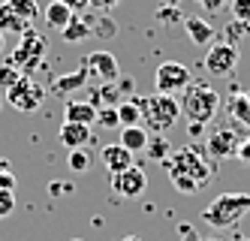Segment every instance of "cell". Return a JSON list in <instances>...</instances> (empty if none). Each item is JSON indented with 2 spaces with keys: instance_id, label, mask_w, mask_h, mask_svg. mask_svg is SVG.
<instances>
[{
  "instance_id": "ac0fdd59",
  "label": "cell",
  "mask_w": 250,
  "mask_h": 241,
  "mask_svg": "<svg viewBox=\"0 0 250 241\" xmlns=\"http://www.w3.org/2000/svg\"><path fill=\"white\" fill-rule=\"evenodd\" d=\"M42 15H45V22H48V27H58V30H63L69 22H73V12H69L61 0H51V3L42 9Z\"/></svg>"
},
{
  "instance_id": "52a82bcc",
  "label": "cell",
  "mask_w": 250,
  "mask_h": 241,
  "mask_svg": "<svg viewBox=\"0 0 250 241\" xmlns=\"http://www.w3.org/2000/svg\"><path fill=\"white\" fill-rule=\"evenodd\" d=\"M82 66L87 69V76H94L100 79L103 85H115L121 79V64L112 51H105V48H97V51H87L84 58H82Z\"/></svg>"
},
{
  "instance_id": "836d02e7",
  "label": "cell",
  "mask_w": 250,
  "mask_h": 241,
  "mask_svg": "<svg viewBox=\"0 0 250 241\" xmlns=\"http://www.w3.org/2000/svg\"><path fill=\"white\" fill-rule=\"evenodd\" d=\"M0 190H15V175H12V172H3V175H0Z\"/></svg>"
},
{
  "instance_id": "f35d334b",
  "label": "cell",
  "mask_w": 250,
  "mask_h": 241,
  "mask_svg": "<svg viewBox=\"0 0 250 241\" xmlns=\"http://www.w3.org/2000/svg\"><path fill=\"white\" fill-rule=\"evenodd\" d=\"M3 45H6V33H0V51H3Z\"/></svg>"
},
{
  "instance_id": "484cf974",
  "label": "cell",
  "mask_w": 250,
  "mask_h": 241,
  "mask_svg": "<svg viewBox=\"0 0 250 241\" xmlns=\"http://www.w3.org/2000/svg\"><path fill=\"white\" fill-rule=\"evenodd\" d=\"M24 76V72L19 69V66H12V64H3V66H0V90H9L15 82H19Z\"/></svg>"
},
{
  "instance_id": "9c48e42d",
  "label": "cell",
  "mask_w": 250,
  "mask_h": 241,
  "mask_svg": "<svg viewBox=\"0 0 250 241\" xmlns=\"http://www.w3.org/2000/svg\"><path fill=\"white\" fill-rule=\"evenodd\" d=\"M148 190V175L139 166H130L118 175H112V193H118L121 199H139Z\"/></svg>"
},
{
  "instance_id": "5b68a950",
  "label": "cell",
  "mask_w": 250,
  "mask_h": 241,
  "mask_svg": "<svg viewBox=\"0 0 250 241\" xmlns=\"http://www.w3.org/2000/svg\"><path fill=\"white\" fill-rule=\"evenodd\" d=\"M42 100H45V88L33 76H27V72L6 90V103L12 109H19V112H37L42 106Z\"/></svg>"
},
{
  "instance_id": "8fae6325",
  "label": "cell",
  "mask_w": 250,
  "mask_h": 241,
  "mask_svg": "<svg viewBox=\"0 0 250 241\" xmlns=\"http://www.w3.org/2000/svg\"><path fill=\"white\" fill-rule=\"evenodd\" d=\"M58 142L66 148V151H76V148H87L91 142V127L84 124H73V121H63L58 130Z\"/></svg>"
},
{
  "instance_id": "e575fe53",
  "label": "cell",
  "mask_w": 250,
  "mask_h": 241,
  "mask_svg": "<svg viewBox=\"0 0 250 241\" xmlns=\"http://www.w3.org/2000/svg\"><path fill=\"white\" fill-rule=\"evenodd\" d=\"M235 157L244 160V163H250V142H241V145L235 148Z\"/></svg>"
},
{
  "instance_id": "ffe728a7",
  "label": "cell",
  "mask_w": 250,
  "mask_h": 241,
  "mask_svg": "<svg viewBox=\"0 0 250 241\" xmlns=\"http://www.w3.org/2000/svg\"><path fill=\"white\" fill-rule=\"evenodd\" d=\"M61 33H63V40H66V43H82V40H87V36L94 33V27H91V22H84V18L73 15V22H69Z\"/></svg>"
},
{
  "instance_id": "4dcf8cb0",
  "label": "cell",
  "mask_w": 250,
  "mask_h": 241,
  "mask_svg": "<svg viewBox=\"0 0 250 241\" xmlns=\"http://www.w3.org/2000/svg\"><path fill=\"white\" fill-rule=\"evenodd\" d=\"M247 30H250L247 24H241V22H235V18H232L229 27H226V36H235V45H238V40H241V36H244Z\"/></svg>"
},
{
  "instance_id": "7bdbcfd3",
  "label": "cell",
  "mask_w": 250,
  "mask_h": 241,
  "mask_svg": "<svg viewBox=\"0 0 250 241\" xmlns=\"http://www.w3.org/2000/svg\"><path fill=\"white\" fill-rule=\"evenodd\" d=\"M69 241H84V238H69Z\"/></svg>"
},
{
  "instance_id": "74e56055",
  "label": "cell",
  "mask_w": 250,
  "mask_h": 241,
  "mask_svg": "<svg viewBox=\"0 0 250 241\" xmlns=\"http://www.w3.org/2000/svg\"><path fill=\"white\" fill-rule=\"evenodd\" d=\"M121 241H142V238H139V235H124Z\"/></svg>"
},
{
  "instance_id": "60d3db41",
  "label": "cell",
  "mask_w": 250,
  "mask_h": 241,
  "mask_svg": "<svg viewBox=\"0 0 250 241\" xmlns=\"http://www.w3.org/2000/svg\"><path fill=\"white\" fill-rule=\"evenodd\" d=\"M181 241H202V238H181Z\"/></svg>"
},
{
  "instance_id": "b9f144b4",
  "label": "cell",
  "mask_w": 250,
  "mask_h": 241,
  "mask_svg": "<svg viewBox=\"0 0 250 241\" xmlns=\"http://www.w3.org/2000/svg\"><path fill=\"white\" fill-rule=\"evenodd\" d=\"M208 241H226V238H208Z\"/></svg>"
},
{
  "instance_id": "4fadbf2b",
  "label": "cell",
  "mask_w": 250,
  "mask_h": 241,
  "mask_svg": "<svg viewBox=\"0 0 250 241\" xmlns=\"http://www.w3.org/2000/svg\"><path fill=\"white\" fill-rule=\"evenodd\" d=\"M205 148H208V154H211V157H217V160H223V157H232V154H235V148H238V142H235V133H232V130L220 127V130H214V133L208 136Z\"/></svg>"
},
{
  "instance_id": "83f0119b",
  "label": "cell",
  "mask_w": 250,
  "mask_h": 241,
  "mask_svg": "<svg viewBox=\"0 0 250 241\" xmlns=\"http://www.w3.org/2000/svg\"><path fill=\"white\" fill-rule=\"evenodd\" d=\"M229 9H232V18H235V22L250 27V0H229Z\"/></svg>"
},
{
  "instance_id": "e0dca14e",
  "label": "cell",
  "mask_w": 250,
  "mask_h": 241,
  "mask_svg": "<svg viewBox=\"0 0 250 241\" xmlns=\"http://www.w3.org/2000/svg\"><path fill=\"white\" fill-rule=\"evenodd\" d=\"M84 82H87V69H84V66H79L76 72H69V76H58L55 82H51V94H58V97L73 94V90H79Z\"/></svg>"
},
{
  "instance_id": "277c9868",
  "label": "cell",
  "mask_w": 250,
  "mask_h": 241,
  "mask_svg": "<svg viewBox=\"0 0 250 241\" xmlns=\"http://www.w3.org/2000/svg\"><path fill=\"white\" fill-rule=\"evenodd\" d=\"M169 175H184V178L196 181L199 187H205L214 172H211L208 160L202 157V151H196V148H178L169 157Z\"/></svg>"
},
{
  "instance_id": "3957f363",
  "label": "cell",
  "mask_w": 250,
  "mask_h": 241,
  "mask_svg": "<svg viewBox=\"0 0 250 241\" xmlns=\"http://www.w3.org/2000/svg\"><path fill=\"white\" fill-rule=\"evenodd\" d=\"M139 103V112H142V127L145 130H157V133H163V130H169L172 124H178V118H181V103H178V97L172 94H154L151 97H136Z\"/></svg>"
},
{
  "instance_id": "7402d4cb",
  "label": "cell",
  "mask_w": 250,
  "mask_h": 241,
  "mask_svg": "<svg viewBox=\"0 0 250 241\" xmlns=\"http://www.w3.org/2000/svg\"><path fill=\"white\" fill-rule=\"evenodd\" d=\"M66 166H69V169H73L76 175H82V172H87V169L94 166V154L87 151V148H76V151H69Z\"/></svg>"
},
{
  "instance_id": "603a6c76",
  "label": "cell",
  "mask_w": 250,
  "mask_h": 241,
  "mask_svg": "<svg viewBox=\"0 0 250 241\" xmlns=\"http://www.w3.org/2000/svg\"><path fill=\"white\" fill-rule=\"evenodd\" d=\"M145 154H148L151 160H163V157H169V154H172V148H169V139H166L163 133L151 136V139H148V148H145Z\"/></svg>"
},
{
  "instance_id": "d4e9b609",
  "label": "cell",
  "mask_w": 250,
  "mask_h": 241,
  "mask_svg": "<svg viewBox=\"0 0 250 241\" xmlns=\"http://www.w3.org/2000/svg\"><path fill=\"white\" fill-rule=\"evenodd\" d=\"M97 124H100L103 130H115V127H121L118 106H100V109H97Z\"/></svg>"
},
{
  "instance_id": "cb8c5ba5",
  "label": "cell",
  "mask_w": 250,
  "mask_h": 241,
  "mask_svg": "<svg viewBox=\"0 0 250 241\" xmlns=\"http://www.w3.org/2000/svg\"><path fill=\"white\" fill-rule=\"evenodd\" d=\"M6 3L15 9V15H19V18H24L27 24H30V22H33L37 15H40V6H37V0H6Z\"/></svg>"
},
{
  "instance_id": "f546056e",
  "label": "cell",
  "mask_w": 250,
  "mask_h": 241,
  "mask_svg": "<svg viewBox=\"0 0 250 241\" xmlns=\"http://www.w3.org/2000/svg\"><path fill=\"white\" fill-rule=\"evenodd\" d=\"M196 3H199L202 9H208L211 15H214V12H223V9H229V0H196Z\"/></svg>"
},
{
  "instance_id": "8992f818",
  "label": "cell",
  "mask_w": 250,
  "mask_h": 241,
  "mask_svg": "<svg viewBox=\"0 0 250 241\" xmlns=\"http://www.w3.org/2000/svg\"><path fill=\"white\" fill-rule=\"evenodd\" d=\"M238 61H241V51L235 43H211L208 54H205V69L211 72V76H217V79H226L232 76V72L238 69Z\"/></svg>"
},
{
  "instance_id": "2e32d148",
  "label": "cell",
  "mask_w": 250,
  "mask_h": 241,
  "mask_svg": "<svg viewBox=\"0 0 250 241\" xmlns=\"http://www.w3.org/2000/svg\"><path fill=\"white\" fill-rule=\"evenodd\" d=\"M63 121L91 127V121H97V109H94L91 103H84V100H69V103L63 106Z\"/></svg>"
},
{
  "instance_id": "ab89813d",
  "label": "cell",
  "mask_w": 250,
  "mask_h": 241,
  "mask_svg": "<svg viewBox=\"0 0 250 241\" xmlns=\"http://www.w3.org/2000/svg\"><path fill=\"white\" fill-rule=\"evenodd\" d=\"M163 3H166V6H178V3H181V0H163Z\"/></svg>"
},
{
  "instance_id": "7c38bea8",
  "label": "cell",
  "mask_w": 250,
  "mask_h": 241,
  "mask_svg": "<svg viewBox=\"0 0 250 241\" xmlns=\"http://www.w3.org/2000/svg\"><path fill=\"white\" fill-rule=\"evenodd\" d=\"M100 160H103V166H105L112 175H118V172H124V169H130V166H133V154H130L121 142H118V145H115V142H112V145H103Z\"/></svg>"
},
{
  "instance_id": "ee69618b",
  "label": "cell",
  "mask_w": 250,
  "mask_h": 241,
  "mask_svg": "<svg viewBox=\"0 0 250 241\" xmlns=\"http://www.w3.org/2000/svg\"><path fill=\"white\" fill-rule=\"evenodd\" d=\"M238 241H250V238H238Z\"/></svg>"
},
{
  "instance_id": "d590c367",
  "label": "cell",
  "mask_w": 250,
  "mask_h": 241,
  "mask_svg": "<svg viewBox=\"0 0 250 241\" xmlns=\"http://www.w3.org/2000/svg\"><path fill=\"white\" fill-rule=\"evenodd\" d=\"M121 3V0H91V6H97V9H115Z\"/></svg>"
},
{
  "instance_id": "6da1fadb",
  "label": "cell",
  "mask_w": 250,
  "mask_h": 241,
  "mask_svg": "<svg viewBox=\"0 0 250 241\" xmlns=\"http://www.w3.org/2000/svg\"><path fill=\"white\" fill-rule=\"evenodd\" d=\"M181 115L190 121V124H211V118L217 115L220 109V94L214 88H208L205 82H190L184 90H181Z\"/></svg>"
},
{
  "instance_id": "44dd1931",
  "label": "cell",
  "mask_w": 250,
  "mask_h": 241,
  "mask_svg": "<svg viewBox=\"0 0 250 241\" xmlns=\"http://www.w3.org/2000/svg\"><path fill=\"white\" fill-rule=\"evenodd\" d=\"M118 118H121V127H136V124H142V112H139L136 94L130 100H121L118 103Z\"/></svg>"
},
{
  "instance_id": "5bb4252c",
  "label": "cell",
  "mask_w": 250,
  "mask_h": 241,
  "mask_svg": "<svg viewBox=\"0 0 250 241\" xmlns=\"http://www.w3.org/2000/svg\"><path fill=\"white\" fill-rule=\"evenodd\" d=\"M181 24H184L187 36H190V43H196V45H211L214 43V27L205 22V18L190 15V18H184Z\"/></svg>"
},
{
  "instance_id": "f1b7e54d",
  "label": "cell",
  "mask_w": 250,
  "mask_h": 241,
  "mask_svg": "<svg viewBox=\"0 0 250 241\" xmlns=\"http://www.w3.org/2000/svg\"><path fill=\"white\" fill-rule=\"evenodd\" d=\"M15 211V190H0V220Z\"/></svg>"
},
{
  "instance_id": "8d00e7d4",
  "label": "cell",
  "mask_w": 250,
  "mask_h": 241,
  "mask_svg": "<svg viewBox=\"0 0 250 241\" xmlns=\"http://www.w3.org/2000/svg\"><path fill=\"white\" fill-rule=\"evenodd\" d=\"M3 172H9V160L0 157V175H3Z\"/></svg>"
},
{
  "instance_id": "1f68e13d",
  "label": "cell",
  "mask_w": 250,
  "mask_h": 241,
  "mask_svg": "<svg viewBox=\"0 0 250 241\" xmlns=\"http://www.w3.org/2000/svg\"><path fill=\"white\" fill-rule=\"evenodd\" d=\"M61 3L73 12V15H79V12H84L87 6H91V0H61Z\"/></svg>"
},
{
  "instance_id": "d6a6232c",
  "label": "cell",
  "mask_w": 250,
  "mask_h": 241,
  "mask_svg": "<svg viewBox=\"0 0 250 241\" xmlns=\"http://www.w3.org/2000/svg\"><path fill=\"white\" fill-rule=\"evenodd\" d=\"M48 193H51V196H66V193H73V187H69V184H63V181H51V184H48Z\"/></svg>"
},
{
  "instance_id": "30bf717a",
  "label": "cell",
  "mask_w": 250,
  "mask_h": 241,
  "mask_svg": "<svg viewBox=\"0 0 250 241\" xmlns=\"http://www.w3.org/2000/svg\"><path fill=\"white\" fill-rule=\"evenodd\" d=\"M42 54H45V40H42V36H37V33L27 27V30L21 33V45L15 48V54H12L9 64L19 66V69H30L33 64L42 58Z\"/></svg>"
},
{
  "instance_id": "7a4b0ae2",
  "label": "cell",
  "mask_w": 250,
  "mask_h": 241,
  "mask_svg": "<svg viewBox=\"0 0 250 241\" xmlns=\"http://www.w3.org/2000/svg\"><path fill=\"white\" fill-rule=\"evenodd\" d=\"M250 211V193H220L205 205L202 220L211 229H232L241 223V217Z\"/></svg>"
},
{
  "instance_id": "ba28073f",
  "label": "cell",
  "mask_w": 250,
  "mask_h": 241,
  "mask_svg": "<svg viewBox=\"0 0 250 241\" xmlns=\"http://www.w3.org/2000/svg\"><path fill=\"white\" fill-rule=\"evenodd\" d=\"M193 82L190 76V69L184 64H178V61H166V64H160L157 72H154V85H157V94H181V90Z\"/></svg>"
},
{
  "instance_id": "f6af8a7d",
  "label": "cell",
  "mask_w": 250,
  "mask_h": 241,
  "mask_svg": "<svg viewBox=\"0 0 250 241\" xmlns=\"http://www.w3.org/2000/svg\"><path fill=\"white\" fill-rule=\"evenodd\" d=\"M0 106H3V97H0Z\"/></svg>"
},
{
  "instance_id": "4316f807",
  "label": "cell",
  "mask_w": 250,
  "mask_h": 241,
  "mask_svg": "<svg viewBox=\"0 0 250 241\" xmlns=\"http://www.w3.org/2000/svg\"><path fill=\"white\" fill-rule=\"evenodd\" d=\"M169 181L175 184V190L181 193V196H196V193L202 190L196 181H190V178H184V175H169Z\"/></svg>"
},
{
  "instance_id": "9a60e30c",
  "label": "cell",
  "mask_w": 250,
  "mask_h": 241,
  "mask_svg": "<svg viewBox=\"0 0 250 241\" xmlns=\"http://www.w3.org/2000/svg\"><path fill=\"white\" fill-rule=\"evenodd\" d=\"M148 139H151V133H148L142 124H136V127H121V136H118V142L127 148L130 154L145 151V148H148Z\"/></svg>"
},
{
  "instance_id": "d6986e66",
  "label": "cell",
  "mask_w": 250,
  "mask_h": 241,
  "mask_svg": "<svg viewBox=\"0 0 250 241\" xmlns=\"http://www.w3.org/2000/svg\"><path fill=\"white\" fill-rule=\"evenodd\" d=\"M27 22L15 15V9L9 3H0V33H24Z\"/></svg>"
}]
</instances>
